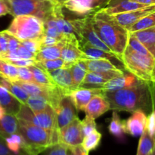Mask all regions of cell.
I'll list each match as a JSON object with an SVG mask.
<instances>
[{
	"instance_id": "1",
	"label": "cell",
	"mask_w": 155,
	"mask_h": 155,
	"mask_svg": "<svg viewBox=\"0 0 155 155\" xmlns=\"http://www.w3.org/2000/svg\"><path fill=\"white\" fill-rule=\"evenodd\" d=\"M110 110L133 112L142 110L145 113L153 110L152 95L150 83L141 81L136 86L115 92H104Z\"/></svg>"
},
{
	"instance_id": "2",
	"label": "cell",
	"mask_w": 155,
	"mask_h": 155,
	"mask_svg": "<svg viewBox=\"0 0 155 155\" xmlns=\"http://www.w3.org/2000/svg\"><path fill=\"white\" fill-rule=\"evenodd\" d=\"M92 21L100 39L123 61L122 55L128 45L130 31L103 10L92 15Z\"/></svg>"
},
{
	"instance_id": "3",
	"label": "cell",
	"mask_w": 155,
	"mask_h": 155,
	"mask_svg": "<svg viewBox=\"0 0 155 155\" xmlns=\"http://www.w3.org/2000/svg\"><path fill=\"white\" fill-rule=\"evenodd\" d=\"M18 133L24 140L23 151L28 155H39L50 145L59 142V130H45L24 120L18 119Z\"/></svg>"
},
{
	"instance_id": "4",
	"label": "cell",
	"mask_w": 155,
	"mask_h": 155,
	"mask_svg": "<svg viewBox=\"0 0 155 155\" xmlns=\"http://www.w3.org/2000/svg\"><path fill=\"white\" fill-rule=\"evenodd\" d=\"M10 15L15 17L30 15L45 21L54 14L60 3L54 0H4Z\"/></svg>"
},
{
	"instance_id": "5",
	"label": "cell",
	"mask_w": 155,
	"mask_h": 155,
	"mask_svg": "<svg viewBox=\"0 0 155 155\" xmlns=\"http://www.w3.org/2000/svg\"><path fill=\"white\" fill-rule=\"evenodd\" d=\"M5 31L21 42L39 39L45 34V23L36 17L19 15L14 18Z\"/></svg>"
},
{
	"instance_id": "6",
	"label": "cell",
	"mask_w": 155,
	"mask_h": 155,
	"mask_svg": "<svg viewBox=\"0 0 155 155\" xmlns=\"http://www.w3.org/2000/svg\"><path fill=\"white\" fill-rule=\"evenodd\" d=\"M74 32L76 33L79 43L86 44L95 48H100L111 54H114L108 46L100 39L95 31L91 16L83 17L81 18L70 20Z\"/></svg>"
},
{
	"instance_id": "7",
	"label": "cell",
	"mask_w": 155,
	"mask_h": 155,
	"mask_svg": "<svg viewBox=\"0 0 155 155\" xmlns=\"http://www.w3.org/2000/svg\"><path fill=\"white\" fill-rule=\"evenodd\" d=\"M16 117L18 119L24 120L45 130L50 131L59 130L58 127L57 114L51 106L42 111L34 113L27 104H22Z\"/></svg>"
},
{
	"instance_id": "8",
	"label": "cell",
	"mask_w": 155,
	"mask_h": 155,
	"mask_svg": "<svg viewBox=\"0 0 155 155\" xmlns=\"http://www.w3.org/2000/svg\"><path fill=\"white\" fill-rule=\"evenodd\" d=\"M111 0H66L63 7L83 17L91 16L107 7Z\"/></svg>"
},
{
	"instance_id": "9",
	"label": "cell",
	"mask_w": 155,
	"mask_h": 155,
	"mask_svg": "<svg viewBox=\"0 0 155 155\" xmlns=\"http://www.w3.org/2000/svg\"><path fill=\"white\" fill-rule=\"evenodd\" d=\"M59 142L68 148L81 145L84 136L82 130L81 120L76 117L68 125L59 130Z\"/></svg>"
},
{
	"instance_id": "10",
	"label": "cell",
	"mask_w": 155,
	"mask_h": 155,
	"mask_svg": "<svg viewBox=\"0 0 155 155\" xmlns=\"http://www.w3.org/2000/svg\"><path fill=\"white\" fill-rule=\"evenodd\" d=\"M101 87H78L73 89L69 93L77 111L85 110V108L94 96L104 94Z\"/></svg>"
},
{
	"instance_id": "11",
	"label": "cell",
	"mask_w": 155,
	"mask_h": 155,
	"mask_svg": "<svg viewBox=\"0 0 155 155\" xmlns=\"http://www.w3.org/2000/svg\"><path fill=\"white\" fill-rule=\"evenodd\" d=\"M155 12V4L148 5L147 7L138 9V10L132 11V12H125V13L117 14V15H112L117 22L130 31L131 27L136 24L138 21L142 20L149 15L150 14Z\"/></svg>"
},
{
	"instance_id": "12",
	"label": "cell",
	"mask_w": 155,
	"mask_h": 155,
	"mask_svg": "<svg viewBox=\"0 0 155 155\" xmlns=\"http://www.w3.org/2000/svg\"><path fill=\"white\" fill-rule=\"evenodd\" d=\"M148 117L142 110H137L133 112L131 116L124 120L125 131L127 134L134 137L141 136L147 127Z\"/></svg>"
},
{
	"instance_id": "13",
	"label": "cell",
	"mask_w": 155,
	"mask_h": 155,
	"mask_svg": "<svg viewBox=\"0 0 155 155\" xmlns=\"http://www.w3.org/2000/svg\"><path fill=\"white\" fill-rule=\"evenodd\" d=\"M76 110L77 109H76L71 97L69 95L65 96L62 99L58 109L56 111L58 127L59 130L66 127L71 121H73L76 117H78L77 115Z\"/></svg>"
},
{
	"instance_id": "14",
	"label": "cell",
	"mask_w": 155,
	"mask_h": 155,
	"mask_svg": "<svg viewBox=\"0 0 155 155\" xmlns=\"http://www.w3.org/2000/svg\"><path fill=\"white\" fill-rule=\"evenodd\" d=\"M141 81L142 80L138 79L131 73L127 72L123 75L111 79L101 87L104 92H115L126 88L133 87L139 84Z\"/></svg>"
},
{
	"instance_id": "15",
	"label": "cell",
	"mask_w": 155,
	"mask_h": 155,
	"mask_svg": "<svg viewBox=\"0 0 155 155\" xmlns=\"http://www.w3.org/2000/svg\"><path fill=\"white\" fill-rule=\"evenodd\" d=\"M61 58L64 62V68H70L81 60H87V56L79 48L78 42H64L61 51Z\"/></svg>"
},
{
	"instance_id": "16",
	"label": "cell",
	"mask_w": 155,
	"mask_h": 155,
	"mask_svg": "<svg viewBox=\"0 0 155 155\" xmlns=\"http://www.w3.org/2000/svg\"><path fill=\"white\" fill-rule=\"evenodd\" d=\"M79 48L87 56L88 59H106L114 64L121 69L126 71L123 61L114 54H111L100 48H95L91 45L83 43H79Z\"/></svg>"
},
{
	"instance_id": "17",
	"label": "cell",
	"mask_w": 155,
	"mask_h": 155,
	"mask_svg": "<svg viewBox=\"0 0 155 155\" xmlns=\"http://www.w3.org/2000/svg\"><path fill=\"white\" fill-rule=\"evenodd\" d=\"M48 73L55 86L68 92V95L73 89H76L70 68H60Z\"/></svg>"
},
{
	"instance_id": "18",
	"label": "cell",
	"mask_w": 155,
	"mask_h": 155,
	"mask_svg": "<svg viewBox=\"0 0 155 155\" xmlns=\"http://www.w3.org/2000/svg\"><path fill=\"white\" fill-rule=\"evenodd\" d=\"M125 73L119 72H91L89 71L80 87H101L104 83L114 77L123 75Z\"/></svg>"
},
{
	"instance_id": "19",
	"label": "cell",
	"mask_w": 155,
	"mask_h": 155,
	"mask_svg": "<svg viewBox=\"0 0 155 155\" xmlns=\"http://www.w3.org/2000/svg\"><path fill=\"white\" fill-rule=\"evenodd\" d=\"M109 110H110V107L108 101L104 94H99L91 99L84 111L86 113V116L96 119Z\"/></svg>"
},
{
	"instance_id": "20",
	"label": "cell",
	"mask_w": 155,
	"mask_h": 155,
	"mask_svg": "<svg viewBox=\"0 0 155 155\" xmlns=\"http://www.w3.org/2000/svg\"><path fill=\"white\" fill-rule=\"evenodd\" d=\"M147 6L148 5L133 2L131 0H111L108 5L102 10L108 15H114L138 10V9L142 8Z\"/></svg>"
},
{
	"instance_id": "21",
	"label": "cell",
	"mask_w": 155,
	"mask_h": 155,
	"mask_svg": "<svg viewBox=\"0 0 155 155\" xmlns=\"http://www.w3.org/2000/svg\"><path fill=\"white\" fill-rule=\"evenodd\" d=\"M22 104L7 89L0 86V104L4 107L6 114L16 115L21 109Z\"/></svg>"
},
{
	"instance_id": "22",
	"label": "cell",
	"mask_w": 155,
	"mask_h": 155,
	"mask_svg": "<svg viewBox=\"0 0 155 155\" xmlns=\"http://www.w3.org/2000/svg\"><path fill=\"white\" fill-rule=\"evenodd\" d=\"M86 61L88 71L91 72H126V71L106 59H87Z\"/></svg>"
},
{
	"instance_id": "23",
	"label": "cell",
	"mask_w": 155,
	"mask_h": 155,
	"mask_svg": "<svg viewBox=\"0 0 155 155\" xmlns=\"http://www.w3.org/2000/svg\"><path fill=\"white\" fill-rule=\"evenodd\" d=\"M19 122L16 115L5 114L0 120V136L5 139L15 133H18Z\"/></svg>"
},
{
	"instance_id": "24",
	"label": "cell",
	"mask_w": 155,
	"mask_h": 155,
	"mask_svg": "<svg viewBox=\"0 0 155 155\" xmlns=\"http://www.w3.org/2000/svg\"><path fill=\"white\" fill-rule=\"evenodd\" d=\"M133 33L155 58V26Z\"/></svg>"
},
{
	"instance_id": "25",
	"label": "cell",
	"mask_w": 155,
	"mask_h": 155,
	"mask_svg": "<svg viewBox=\"0 0 155 155\" xmlns=\"http://www.w3.org/2000/svg\"><path fill=\"white\" fill-rule=\"evenodd\" d=\"M64 45V41H61L56 45L42 47L39 52L36 54L35 61H42L60 58L61 57V51Z\"/></svg>"
},
{
	"instance_id": "26",
	"label": "cell",
	"mask_w": 155,
	"mask_h": 155,
	"mask_svg": "<svg viewBox=\"0 0 155 155\" xmlns=\"http://www.w3.org/2000/svg\"><path fill=\"white\" fill-rule=\"evenodd\" d=\"M0 86L7 89L23 104H26L30 97V95L21 86L15 84V83L9 80L2 74H0Z\"/></svg>"
},
{
	"instance_id": "27",
	"label": "cell",
	"mask_w": 155,
	"mask_h": 155,
	"mask_svg": "<svg viewBox=\"0 0 155 155\" xmlns=\"http://www.w3.org/2000/svg\"><path fill=\"white\" fill-rule=\"evenodd\" d=\"M70 69H71V74H72L74 86L76 88L80 87L85 77L89 72L86 60H81L77 62L74 65H72Z\"/></svg>"
},
{
	"instance_id": "28",
	"label": "cell",
	"mask_w": 155,
	"mask_h": 155,
	"mask_svg": "<svg viewBox=\"0 0 155 155\" xmlns=\"http://www.w3.org/2000/svg\"><path fill=\"white\" fill-rule=\"evenodd\" d=\"M108 130L111 135L118 139H124L126 134L124 120H122L117 110H114L112 118L108 127Z\"/></svg>"
},
{
	"instance_id": "29",
	"label": "cell",
	"mask_w": 155,
	"mask_h": 155,
	"mask_svg": "<svg viewBox=\"0 0 155 155\" xmlns=\"http://www.w3.org/2000/svg\"><path fill=\"white\" fill-rule=\"evenodd\" d=\"M155 147V139L145 130L140 136L136 155H148L153 151Z\"/></svg>"
},
{
	"instance_id": "30",
	"label": "cell",
	"mask_w": 155,
	"mask_h": 155,
	"mask_svg": "<svg viewBox=\"0 0 155 155\" xmlns=\"http://www.w3.org/2000/svg\"><path fill=\"white\" fill-rule=\"evenodd\" d=\"M27 68L33 73L34 80L37 84L45 86H55V84L54 83L53 80H51V77H50L48 72L43 71L42 69L35 66V65H31V66L27 67Z\"/></svg>"
},
{
	"instance_id": "31",
	"label": "cell",
	"mask_w": 155,
	"mask_h": 155,
	"mask_svg": "<svg viewBox=\"0 0 155 155\" xmlns=\"http://www.w3.org/2000/svg\"><path fill=\"white\" fill-rule=\"evenodd\" d=\"M6 143L9 149L14 153L18 154H26L23 148L24 146V140L20 133H15L5 138Z\"/></svg>"
},
{
	"instance_id": "32",
	"label": "cell",
	"mask_w": 155,
	"mask_h": 155,
	"mask_svg": "<svg viewBox=\"0 0 155 155\" xmlns=\"http://www.w3.org/2000/svg\"><path fill=\"white\" fill-rule=\"evenodd\" d=\"M101 134L96 130L88 136H85L81 145L84 149L89 153L98 148L101 142Z\"/></svg>"
},
{
	"instance_id": "33",
	"label": "cell",
	"mask_w": 155,
	"mask_h": 155,
	"mask_svg": "<svg viewBox=\"0 0 155 155\" xmlns=\"http://www.w3.org/2000/svg\"><path fill=\"white\" fill-rule=\"evenodd\" d=\"M26 104L34 113H39V112L42 111L50 106L47 101L46 98H44L43 96H40V95H31V96H30Z\"/></svg>"
},
{
	"instance_id": "34",
	"label": "cell",
	"mask_w": 155,
	"mask_h": 155,
	"mask_svg": "<svg viewBox=\"0 0 155 155\" xmlns=\"http://www.w3.org/2000/svg\"><path fill=\"white\" fill-rule=\"evenodd\" d=\"M0 74L12 82L18 80V68L2 59H0Z\"/></svg>"
},
{
	"instance_id": "35",
	"label": "cell",
	"mask_w": 155,
	"mask_h": 155,
	"mask_svg": "<svg viewBox=\"0 0 155 155\" xmlns=\"http://www.w3.org/2000/svg\"><path fill=\"white\" fill-rule=\"evenodd\" d=\"M35 66L41 68L46 72L54 71V70L60 69L64 68V62L61 58L55 59V60L42 61H35Z\"/></svg>"
},
{
	"instance_id": "36",
	"label": "cell",
	"mask_w": 155,
	"mask_h": 155,
	"mask_svg": "<svg viewBox=\"0 0 155 155\" xmlns=\"http://www.w3.org/2000/svg\"><path fill=\"white\" fill-rule=\"evenodd\" d=\"M155 26V12L150 14L149 15L146 16L145 18H142L139 21H138L136 24L131 27L130 32L139 31V30H145V29L150 28V27H154Z\"/></svg>"
},
{
	"instance_id": "37",
	"label": "cell",
	"mask_w": 155,
	"mask_h": 155,
	"mask_svg": "<svg viewBox=\"0 0 155 155\" xmlns=\"http://www.w3.org/2000/svg\"><path fill=\"white\" fill-rule=\"evenodd\" d=\"M39 155H69V148L58 142L50 145Z\"/></svg>"
},
{
	"instance_id": "38",
	"label": "cell",
	"mask_w": 155,
	"mask_h": 155,
	"mask_svg": "<svg viewBox=\"0 0 155 155\" xmlns=\"http://www.w3.org/2000/svg\"><path fill=\"white\" fill-rule=\"evenodd\" d=\"M132 49L134 50L136 52L139 53V54H144V55L148 56H152L150 54L149 51L147 50V48L144 46L142 44V42L134 36L133 33L130 32V35H129V39H128V45Z\"/></svg>"
},
{
	"instance_id": "39",
	"label": "cell",
	"mask_w": 155,
	"mask_h": 155,
	"mask_svg": "<svg viewBox=\"0 0 155 155\" xmlns=\"http://www.w3.org/2000/svg\"><path fill=\"white\" fill-rule=\"evenodd\" d=\"M81 125L84 137L97 130L96 123L95 122V119L90 117L86 116V117L83 120H81Z\"/></svg>"
},
{
	"instance_id": "40",
	"label": "cell",
	"mask_w": 155,
	"mask_h": 155,
	"mask_svg": "<svg viewBox=\"0 0 155 155\" xmlns=\"http://www.w3.org/2000/svg\"><path fill=\"white\" fill-rule=\"evenodd\" d=\"M21 42L23 46L25 47L27 50H29L30 52L36 54V55L42 47L40 38L39 39H28V40L22 41Z\"/></svg>"
},
{
	"instance_id": "41",
	"label": "cell",
	"mask_w": 155,
	"mask_h": 155,
	"mask_svg": "<svg viewBox=\"0 0 155 155\" xmlns=\"http://www.w3.org/2000/svg\"><path fill=\"white\" fill-rule=\"evenodd\" d=\"M18 80L29 82V83H36L33 73L30 71L28 68H18Z\"/></svg>"
},
{
	"instance_id": "42",
	"label": "cell",
	"mask_w": 155,
	"mask_h": 155,
	"mask_svg": "<svg viewBox=\"0 0 155 155\" xmlns=\"http://www.w3.org/2000/svg\"><path fill=\"white\" fill-rule=\"evenodd\" d=\"M146 130L148 131V134L155 139V109L148 116Z\"/></svg>"
},
{
	"instance_id": "43",
	"label": "cell",
	"mask_w": 155,
	"mask_h": 155,
	"mask_svg": "<svg viewBox=\"0 0 155 155\" xmlns=\"http://www.w3.org/2000/svg\"><path fill=\"white\" fill-rule=\"evenodd\" d=\"M6 33V36L8 38V51H15L18 48V47L21 45V41L18 40L16 37L12 35L9 34L5 30Z\"/></svg>"
},
{
	"instance_id": "44",
	"label": "cell",
	"mask_w": 155,
	"mask_h": 155,
	"mask_svg": "<svg viewBox=\"0 0 155 155\" xmlns=\"http://www.w3.org/2000/svg\"><path fill=\"white\" fill-rule=\"evenodd\" d=\"M18 56L21 59H28V60H35L36 58V54L30 52L29 50H27L25 47L23 46L22 45H20L17 49Z\"/></svg>"
},
{
	"instance_id": "45",
	"label": "cell",
	"mask_w": 155,
	"mask_h": 155,
	"mask_svg": "<svg viewBox=\"0 0 155 155\" xmlns=\"http://www.w3.org/2000/svg\"><path fill=\"white\" fill-rule=\"evenodd\" d=\"M11 64L17 68H27L31 65H34L35 60H28V59H19L15 61H7Z\"/></svg>"
},
{
	"instance_id": "46",
	"label": "cell",
	"mask_w": 155,
	"mask_h": 155,
	"mask_svg": "<svg viewBox=\"0 0 155 155\" xmlns=\"http://www.w3.org/2000/svg\"><path fill=\"white\" fill-rule=\"evenodd\" d=\"M26 154H18L11 151L8 147L5 139L0 136V155H25Z\"/></svg>"
},
{
	"instance_id": "47",
	"label": "cell",
	"mask_w": 155,
	"mask_h": 155,
	"mask_svg": "<svg viewBox=\"0 0 155 155\" xmlns=\"http://www.w3.org/2000/svg\"><path fill=\"white\" fill-rule=\"evenodd\" d=\"M0 48L2 50V54H5L8 51V38L5 30L0 32Z\"/></svg>"
},
{
	"instance_id": "48",
	"label": "cell",
	"mask_w": 155,
	"mask_h": 155,
	"mask_svg": "<svg viewBox=\"0 0 155 155\" xmlns=\"http://www.w3.org/2000/svg\"><path fill=\"white\" fill-rule=\"evenodd\" d=\"M41 42H42V46H50V45H54L56 44L59 43L61 41L58 40L55 38L51 37V36H46V35L44 34L42 37L40 38Z\"/></svg>"
},
{
	"instance_id": "49",
	"label": "cell",
	"mask_w": 155,
	"mask_h": 155,
	"mask_svg": "<svg viewBox=\"0 0 155 155\" xmlns=\"http://www.w3.org/2000/svg\"><path fill=\"white\" fill-rule=\"evenodd\" d=\"M69 155H89V152L84 149L82 145L69 148Z\"/></svg>"
},
{
	"instance_id": "50",
	"label": "cell",
	"mask_w": 155,
	"mask_h": 155,
	"mask_svg": "<svg viewBox=\"0 0 155 155\" xmlns=\"http://www.w3.org/2000/svg\"><path fill=\"white\" fill-rule=\"evenodd\" d=\"M9 13H10L9 8L5 2L4 0H0V17H2Z\"/></svg>"
},
{
	"instance_id": "51",
	"label": "cell",
	"mask_w": 155,
	"mask_h": 155,
	"mask_svg": "<svg viewBox=\"0 0 155 155\" xmlns=\"http://www.w3.org/2000/svg\"><path fill=\"white\" fill-rule=\"evenodd\" d=\"M151 90V95H152V101H153V110L155 109V83H150Z\"/></svg>"
},
{
	"instance_id": "52",
	"label": "cell",
	"mask_w": 155,
	"mask_h": 155,
	"mask_svg": "<svg viewBox=\"0 0 155 155\" xmlns=\"http://www.w3.org/2000/svg\"><path fill=\"white\" fill-rule=\"evenodd\" d=\"M131 1L142 3V4L147 5H151L155 4V0H131Z\"/></svg>"
},
{
	"instance_id": "53",
	"label": "cell",
	"mask_w": 155,
	"mask_h": 155,
	"mask_svg": "<svg viewBox=\"0 0 155 155\" xmlns=\"http://www.w3.org/2000/svg\"><path fill=\"white\" fill-rule=\"evenodd\" d=\"M5 114H6L5 110L4 107H3L0 104V120H1L2 118L5 116Z\"/></svg>"
},
{
	"instance_id": "54",
	"label": "cell",
	"mask_w": 155,
	"mask_h": 155,
	"mask_svg": "<svg viewBox=\"0 0 155 155\" xmlns=\"http://www.w3.org/2000/svg\"><path fill=\"white\" fill-rule=\"evenodd\" d=\"M54 1H56V2H57L60 3L61 5H63L64 2L66 1V0H54Z\"/></svg>"
},
{
	"instance_id": "55",
	"label": "cell",
	"mask_w": 155,
	"mask_h": 155,
	"mask_svg": "<svg viewBox=\"0 0 155 155\" xmlns=\"http://www.w3.org/2000/svg\"><path fill=\"white\" fill-rule=\"evenodd\" d=\"M148 155H155V147H154V149H153V151H151V152L150 153V154H148Z\"/></svg>"
},
{
	"instance_id": "56",
	"label": "cell",
	"mask_w": 155,
	"mask_h": 155,
	"mask_svg": "<svg viewBox=\"0 0 155 155\" xmlns=\"http://www.w3.org/2000/svg\"><path fill=\"white\" fill-rule=\"evenodd\" d=\"M1 55H2V50L1 48H0V57H1Z\"/></svg>"
},
{
	"instance_id": "57",
	"label": "cell",
	"mask_w": 155,
	"mask_h": 155,
	"mask_svg": "<svg viewBox=\"0 0 155 155\" xmlns=\"http://www.w3.org/2000/svg\"><path fill=\"white\" fill-rule=\"evenodd\" d=\"M25 155H28V154H25Z\"/></svg>"
}]
</instances>
